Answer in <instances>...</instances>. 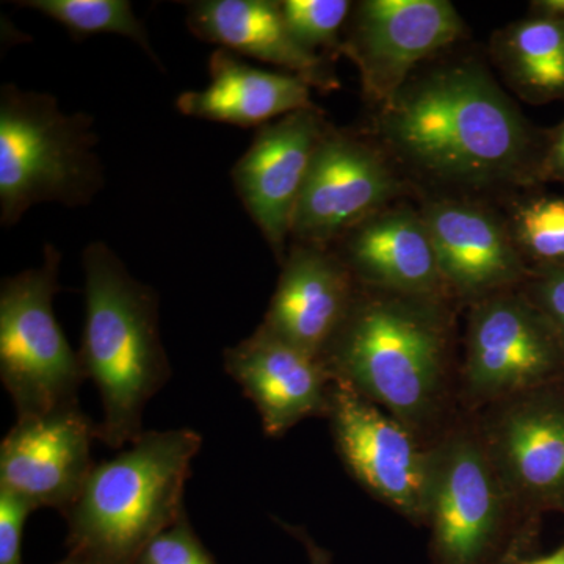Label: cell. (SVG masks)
Returning <instances> with one entry per match:
<instances>
[{
  "label": "cell",
  "instance_id": "cell-20",
  "mask_svg": "<svg viewBox=\"0 0 564 564\" xmlns=\"http://www.w3.org/2000/svg\"><path fill=\"white\" fill-rule=\"evenodd\" d=\"M209 74V87L181 93L176 99L185 117L259 129L315 107L313 88L295 74L252 66L223 47L212 52Z\"/></svg>",
  "mask_w": 564,
  "mask_h": 564
},
{
  "label": "cell",
  "instance_id": "cell-33",
  "mask_svg": "<svg viewBox=\"0 0 564 564\" xmlns=\"http://www.w3.org/2000/svg\"><path fill=\"white\" fill-rule=\"evenodd\" d=\"M57 564H87V563L80 562V560L74 558V556L68 555V556H66L65 560H63V562L57 563Z\"/></svg>",
  "mask_w": 564,
  "mask_h": 564
},
{
  "label": "cell",
  "instance_id": "cell-1",
  "mask_svg": "<svg viewBox=\"0 0 564 564\" xmlns=\"http://www.w3.org/2000/svg\"><path fill=\"white\" fill-rule=\"evenodd\" d=\"M362 129L419 196L500 203L536 187L543 129L477 55L425 63ZM415 198V199H417Z\"/></svg>",
  "mask_w": 564,
  "mask_h": 564
},
{
  "label": "cell",
  "instance_id": "cell-8",
  "mask_svg": "<svg viewBox=\"0 0 564 564\" xmlns=\"http://www.w3.org/2000/svg\"><path fill=\"white\" fill-rule=\"evenodd\" d=\"M459 403L478 413L518 393L564 381V348L551 323L521 289L463 311Z\"/></svg>",
  "mask_w": 564,
  "mask_h": 564
},
{
  "label": "cell",
  "instance_id": "cell-17",
  "mask_svg": "<svg viewBox=\"0 0 564 564\" xmlns=\"http://www.w3.org/2000/svg\"><path fill=\"white\" fill-rule=\"evenodd\" d=\"M358 291L359 282L332 248L291 243L261 326L322 359Z\"/></svg>",
  "mask_w": 564,
  "mask_h": 564
},
{
  "label": "cell",
  "instance_id": "cell-2",
  "mask_svg": "<svg viewBox=\"0 0 564 564\" xmlns=\"http://www.w3.org/2000/svg\"><path fill=\"white\" fill-rule=\"evenodd\" d=\"M462 313L447 296L359 284L350 313L322 362L334 380L383 408L432 447L464 414Z\"/></svg>",
  "mask_w": 564,
  "mask_h": 564
},
{
  "label": "cell",
  "instance_id": "cell-18",
  "mask_svg": "<svg viewBox=\"0 0 564 564\" xmlns=\"http://www.w3.org/2000/svg\"><path fill=\"white\" fill-rule=\"evenodd\" d=\"M332 250L364 288L451 299L429 226L408 199L370 215Z\"/></svg>",
  "mask_w": 564,
  "mask_h": 564
},
{
  "label": "cell",
  "instance_id": "cell-26",
  "mask_svg": "<svg viewBox=\"0 0 564 564\" xmlns=\"http://www.w3.org/2000/svg\"><path fill=\"white\" fill-rule=\"evenodd\" d=\"M519 289L551 323L564 348V265L529 269Z\"/></svg>",
  "mask_w": 564,
  "mask_h": 564
},
{
  "label": "cell",
  "instance_id": "cell-4",
  "mask_svg": "<svg viewBox=\"0 0 564 564\" xmlns=\"http://www.w3.org/2000/svg\"><path fill=\"white\" fill-rule=\"evenodd\" d=\"M202 444L188 429L144 432L120 455L95 464L63 514L69 555L87 564H132L185 513V484Z\"/></svg>",
  "mask_w": 564,
  "mask_h": 564
},
{
  "label": "cell",
  "instance_id": "cell-19",
  "mask_svg": "<svg viewBox=\"0 0 564 564\" xmlns=\"http://www.w3.org/2000/svg\"><path fill=\"white\" fill-rule=\"evenodd\" d=\"M185 7L196 39L295 74L315 90H339L333 61L304 50L289 32L281 0H196Z\"/></svg>",
  "mask_w": 564,
  "mask_h": 564
},
{
  "label": "cell",
  "instance_id": "cell-16",
  "mask_svg": "<svg viewBox=\"0 0 564 564\" xmlns=\"http://www.w3.org/2000/svg\"><path fill=\"white\" fill-rule=\"evenodd\" d=\"M226 373L254 403L267 436L281 437L300 422L329 413L334 378L322 359L258 326L223 352Z\"/></svg>",
  "mask_w": 564,
  "mask_h": 564
},
{
  "label": "cell",
  "instance_id": "cell-24",
  "mask_svg": "<svg viewBox=\"0 0 564 564\" xmlns=\"http://www.w3.org/2000/svg\"><path fill=\"white\" fill-rule=\"evenodd\" d=\"M350 0H281L282 17L293 39L314 54L334 61L343 51Z\"/></svg>",
  "mask_w": 564,
  "mask_h": 564
},
{
  "label": "cell",
  "instance_id": "cell-28",
  "mask_svg": "<svg viewBox=\"0 0 564 564\" xmlns=\"http://www.w3.org/2000/svg\"><path fill=\"white\" fill-rule=\"evenodd\" d=\"M560 184L564 187V118L554 128L543 129L536 165V187Z\"/></svg>",
  "mask_w": 564,
  "mask_h": 564
},
{
  "label": "cell",
  "instance_id": "cell-22",
  "mask_svg": "<svg viewBox=\"0 0 564 564\" xmlns=\"http://www.w3.org/2000/svg\"><path fill=\"white\" fill-rule=\"evenodd\" d=\"M497 204L529 269L564 265V193L532 188Z\"/></svg>",
  "mask_w": 564,
  "mask_h": 564
},
{
  "label": "cell",
  "instance_id": "cell-12",
  "mask_svg": "<svg viewBox=\"0 0 564 564\" xmlns=\"http://www.w3.org/2000/svg\"><path fill=\"white\" fill-rule=\"evenodd\" d=\"M489 458L529 518L564 514V381L473 414Z\"/></svg>",
  "mask_w": 564,
  "mask_h": 564
},
{
  "label": "cell",
  "instance_id": "cell-31",
  "mask_svg": "<svg viewBox=\"0 0 564 564\" xmlns=\"http://www.w3.org/2000/svg\"><path fill=\"white\" fill-rule=\"evenodd\" d=\"M529 13L558 18L564 21V0H533L530 2Z\"/></svg>",
  "mask_w": 564,
  "mask_h": 564
},
{
  "label": "cell",
  "instance_id": "cell-21",
  "mask_svg": "<svg viewBox=\"0 0 564 564\" xmlns=\"http://www.w3.org/2000/svg\"><path fill=\"white\" fill-rule=\"evenodd\" d=\"M489 62L516 98L532 106L564 101V21L532 14L492 33Z\"/></svg>",
  "mask_w": 564,
  "mask_h": 564
},
{
  "label": "cell",
  "instance_id": "cell-15",
  "mask_svg": "<svg viewBox=\"0 0 564 564\" xmlns=\"http://www.w3.org/2000/svg\"><path fill=\"white\" fill-rule=\"evenodd\" d=\"M98 423L77 406L21 417L0 444V488L65 514L90 477Z\"/></svg>",
  "mask_w": 564,
  "mask_h": 564
},
{
  "label": "cell",
  "instance_id": "cell-7",
  "mask_svg": "<svg viewBox=\"0 0 564 564\" xmlns=\"http://www.w3.org/2000/svg\"><path fill=\"white\" fill-rule=\"evenodd\" d=\"M61 263V250L46 243L39 267L0 285V380L18 419L77 406L87 381L54 314Z\"/></svg>",
  "mask_w": 564,
  "mask_h": 564
},
{
  "label": "cell",
  "instance_id": "cell-27",
  "mask_svg": "<svg viewBox=\"0 0 564 564\" xmlns=\"http://www.w3.org/2000/svg\"><path fill=\"white\" fill-rule=\"evenodd\" d=\"M35 510L20 494L0 488V564H22V534Z\"/></svg>",
  "mask_w": 564,
  "mask_h": 564
},
{
  "label": "cell",
  "instance_id": "cell-11",
  "mask_svg": "<svg viewBox=\"0 0 564 564\" xmlns=\"http://www.w3.org/2000/svg\"><path fill=\"white\" fill-rule=\"evenodd\" d=\"M326 421L352 480L411 524L426 527L430 447L383 408L336 380Z\"/></svg>",
  "mask_w": 564,
  "mask_h": 564
},
{
  "label": "cell",
  "instance_id": "cell-5",
  "mask_svg": "<svg viewBox=\"0 0 564 564\" xmlns=\"http://www.w3.org/2000/svg\"><path fill=\"white\" fill-rule=\"evenodd\" d=\"M95 118L65 113L50 93L0 88V225L41 203L90 206L106 185Z\"/></svg>",
  "mask_w": 564,
  "mask_h": 564
},
{
  "label": "cell",
  "instance_id": "cell-6",
  "mask_svg": "<svg viewBox=\"0 0 564 564\" xmlns=\"http://www.w3.org/2000/svg\"><path fill=\"white\" fill-rule=\"evenodd\" d=\"M429 519L433 564H499L519 534L540 518L519 510L464 413L430 447Z\"/></svg>",
  "mask_w": 564,
  "mask_h": 564
},
{
  "label": "cell",
  "instance_id": "cell-32",
  "mask_svg": "<svg viewBox=\"0 0 564 564\" xmlns=\"http://www.w3.org/2000/svg\"><path fill=\"white\" fill-rule=\"evenodd\" d=\"M519 564H564V544L555 549L552 554L534 556V558L527 556V558L522 560Z\"/></svg>",
  "mask_w": 564,
  "mask_h": 564
},
{
  "label": "cell",
  "instance_id": "cell-3",
  "mask_svg": "<svg viewBox=\"0 0 564 564\" xmlns=\"http://www.w3.org/2000/svg\"><path fill=\"white\" fill-rule=\"evenodd\" d=\"M85 325L77 351L85 378L98 388V440L111 448L144 433L148 403L172 378L159 328V295L135 280L109 245L82 252Z\"/></svg>",
  "mask_w": 564,
  "mask_h": 564
},
{
  "label": "cell",
  "instance_id": "cell-9",
  "mask_svg": "<svg viewBox=\"0 0 564 564\" xmlns=\"http://www.w3.org/2000/svg\"><path fill=\"white\" fill-rule=\"evenodd\" d=\"M408 198H417L413 185L362 129L329 122L296 204L291 243L332 248L370 215Z\"/></svg>",
  "mask_w": 564,
  "mask_h": 564
},
{
  "label": "cell",
  "instance_id": "cell-29",
  "mask_svg": "<svg viewBox=\"0 0 564 564\" xmlns=\"http://www.w3.org/2000/svg\"><path fill=\"white\" fill-rule=\"evenodd\" d=\"M540 527L541 524H534L519 534L518 540L511 544L510 551L507 552L499 564H519L527 558V555L536 544L538 536H540Z\"/></svg>",
  "mask_w": 564,
  "mask_h": 564
},
{
  "label": "cell",
  "instance_id": "cell-10",
  "mask_svg": "<svg viewBox=\"0 0 564 564\" xmlns=\"http://www.w3.org/2000/svg\"><path fill=\"white\" fill-rule=\"evenodd\" d=\"M467 35L448 0H359L352 2L340 55L358 69L364 101L375 109Z\"/></svg>",
  "mask_w": 564,
  "mask_h": 564
},
{
  "label": "cell",
  "instance_id": "cell-30",
  "mask_svg": "<svg viewBox=\"0 0 564 564\" xmlns=\"http://www.w3.org/2000/svg\"><path fill=\"white\" fill-rule=\"evenodd\" d=\"M284 527L293 534V536H296L302 541L304 547H306L307 556H310V564H332V554L321 547V545L315 544L314 541L311 540L310 534L303 532V530L293 529V527L285 524Z\"/></svg>",
  "mask_w": 564,
  "mask_h": 564
},
{
  "label": "cell",
  "instance_id": "cell-14",
  "mask_svg": "<svg viewBox=\"0 0 564 564\" xmlns=\"http://www.w3.org/2000/svg\"><path fill=\"white\" fill-rule=\"evenodd\" d=\"M328 126L321 107L293 111L259 128L232 166L234 191L280 265L291 243L296 204Z\"/></svg>",
  "mask_w": 564,
  "mask_h": 564
},
{
  "label": "cell",
  "instance_id": "cell-23",
  "mask_svg": "<svg viewBox=\"0 0 564 564\" xmlns=\"http://www.w3.org/2000/svg\"><path fill=\"white\" fill-rule=\"evenodd\" d=\"M17 6L39 11L58 22L76 40L91 35H118L132 40L162 68L147 28L128 0H22Z\"/></svg>",
  "mask_w": 564,
  "mask_h": 564
},
{
  "label": "cell",
  "instance_id": "cell-25",
  "mask_svg": "<svg viewBox=\"0 0 564 564\" xmlns=\"http://www.w3.org/2000/svg\"><path fill=\"white\" fill-rule=\"evenodd\" d=\"M132 564H215L210 552L204 547L192 529L187 513L181 516L169 529L144 545Z\"/></svg>",
  "mask_w": 564,
  "mask_h": 564
},
{
  "label": "cell",
  "instance_id": "cell-13",
  "mask_svg": "<svg viewBox=\"0 0 564 564\" xmlns=\"http://www.w3.org/2000/svg\"><path fill=\"white\" fill-rule=\"evenodd\" d=\"M448 296L462 311L521 288L529 265L499 204L458 196H419Z\"/></svg>",
  "mask_w": 564,
  "mask_h": 564
}]
</instances>
